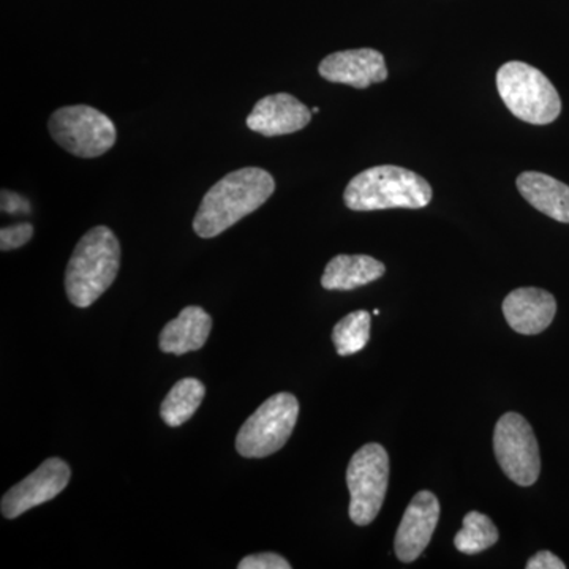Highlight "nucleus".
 I'll return each instance as SVG.
<instances>
[{
    "label": "nucleus",
    "instance_id": "nucleus-1",
    "mask_svg": "<svg viewBox=\"0 0 569 569\" xmlns=\"http://www.w3.org/2000/svg\"><path fill=\"white\" fill-rule=\"evenodd\" d=\"M274 190V178L263 168H241L224 176L204 194L193 219L194 233L204 239L222 234L260 209Z\"/></svg>",
    "mask_w": 569,
    "mask_h": 569
},
{
    "label": "nucleus",
    "instance_id": "nucleus-2",
    "mask_svg": "<svg viewBox=\"0 0 569 569\" xmlns=\"http://www.w3.org/2000/svg\"><path fill=\"white\" fill-rule=\"evenodd\" d=\"M121 268V244L108 227H96L74 247L66 271V291L73 306H92L111 287Z\"/></svg>",
    "mask_w": 569,
    "mask_h": 569
},
{
    "label": "nucleus",
    "instance_id": "nucleus-3",
    "mask_svg": "<svg viewBox=\"0 0 569 569\" xmlns=\"http://www.w3.org/2000/svg\"><path fill=\"white\" fill-rule=\"evenodd\" d=\"M343 200L351 211L421 209L432 200V187L407 168L380 164L355 176Z\"/></svg>",
    "mask_w": 569,
    "mask_h": 569
},
{
    "label": "nucleus",
    "instance_id": "nucleus-4",
    "mask_svg": "<svg viewBox=\"0 0 569 569\" xmlns=\"http://www.w3.org/2000/svg\"><path fill=\"white\" fill-rule=\"evenodd\" d=\"M501 100L520 121L546 126L561 112L559 92L542 71L526 62L505 63L497 71Z\"/></svg>",
    "mask_w": 569,
    "mask_h": 569
},
{
    "label": "nucleus",
    "instance_id": "nucleus-5",
    "mask_svg": "<svg viewBox=\"0 0 569 569\" xmlns=\"http://www.w3.org/2000/svg\"><path fill=\"white\" fill-rule=\"evenodd\" d=\"M299 418L298 399L290 392L269 397L247 419L236 438V449L247 459H263L284 447Z\"/></svg>",
    "mask_w": 569,
    "mask_h": 569
},
{
    "label": "nucleus",
    "instance_id": "nucleus-6",
    "mask_svg": "<svg viewBox=\"0 0 569 569\" xmlns=\"http://www.w3.org/2000/svg\"><path fill=\"white\" fill-rule=\"evenodd\" d=\"M48 129L62 149L82 159L103 156L118 137L111 119L88 104L59 108L52 112Z\"/></svg>",
    "mask_w": 569,
    "mask_h": 569
},
{
    "label": "nucleus",
    "instance_id": "nucleus-7",
    "mask_svg": "<svg viewBox=\"0 0 569 569\" xmlns=\"http://www.w3.org/2000/svg\"><path fill=\"white\" fill-rule=\"evenodd\" d=\"M389 482L387 449L378 443L365 445L355 452L347 468L350 490V519L356 526H369L385 503Z\"/></svg>",
    "mask_w": 569,
    "mask_h": 569
},
{
    "label": "nucleus",
    "instance_id": "nucleus-8",
    "mask_svg": "<svg viewBox=\"0 0 569 569\" xmlns=\"http://www.w3.org/2000/svg\"><path fill=\"white\" fill-rule=\"evenodd\" d=\"M493 451L498 466L516 485L529 488L541 471V456L533 429L522 415H503L493 430Z\"/></svg>",
    "mask_w": 569,
    "mask_h": 569
},
{
    "label": "nucleus",
    "instance_id": "nucleus-9",
    "mask_svg": "<svg viewBox=\"0 0 569 569\" xmlns=\"http://www.w3.org/2000/svg\"><path fill=\"white\" fill-rule=\"evenodd\" d=\"M70 478V467L62 459L44 460L33 473L18 482L2 497L0 509L3 518L17 519L29 509L47 503L69 486Z\"/></svg>",
    "mask_w": 569,
    "mask_h": 569
},
{
    "label": "nucleus",
    "instance_id": "nucleus-10",
    "mask_svg": "<svg viewBox=\"0 0 569 569\" xmlns=\"http://www.w3.org/2000/svg\"><path fill=\"white\" fill-rule=\"evenodd\" d=\"M440 519V503L429 490H421L408 505L397 529L395 549L397 559L411 563L425 552Z\"/></svg>",
    "mask_w": 569,
    "mask_h": 569
},
{
    "label": "nucleus",
    "instance_id": "nucleus-11",
    "mask_svg": "<svg viewBox=\"0 0 569 569\" xmlns=\"http://www.w3.org/2000/svg\"><path fill=\"white\" fill-rule=\"evenodd\" d=\"M321 77L329 82L367 89L388 80V67L380 51L361 48L332 52L318 67Z\"/></svg>",
    "mask_w": 569,
    "mask_h": 569
},
{
    "label": "nucleus",
    "instance_id": "nucleus-12",
    "mask_svg": "<svg viewBox=\"0 0 569 569\" xmlns=\"http://www.w3.org/2000/svg\"><path fill=\"white\" fill-rule=\"evenodd\" d=\"M312 121V112L290 93H274L254 104L247 116V127L263 137H282L305 129Z\"/></svg>",
    "mask_w": 569,
    "mask_h": 569
},
{
    "label": "nucleus",
    "instance_id": "nucleus-13",
    "mask_svg": "<svg viewBox=\"0 0 569 569\" xmlns=\"http://www.w3.org/2000/svg\"><path fill=\"white\" fill-rule=\"evenodd\" d=\"M557 313V301L541 288H518L503 301V316L516 332L535 336L546 331Z\"/></svg>",
    "mask_w": 569,
    "mask_h": 569
},
{
    "label": "nucleus",
    "instance_id": "nucleus-14",
    "mask_svg": "<svg viewBox=\"0 0 569 569\" xmlns=\"http://www.w3.org/2000/svg\"><path fill=\"white\" fill-rule=\"evenodd\" d=\"M212 318L204 309L189 306L178 318L164 325L160 332L159 346L163 353L182 356L198 351L208 342Z\"/></svg>",
    "mask_w": 569,
    "mask_h": 569
},
{
    "label": "nucleus",
    "instance_id": "nucleus-15",
    "mask_svg": "<svg viewBox=\"0 0 569 569\" xmlns=\"http://www.w3.org/2000/svg\"><path fill=\"white\" fill-rule=\"evenodd\" d=\"M523 198L557 222L569 223V186L538 171H526L516 181Z\"/></svg>",
    "mask_w": 569,
    "mask_h": 569
},
{
    "label": "nucleus",
    "instance_id": "nucleus-16",
    "mask_svg": "<svg viewBox=\"0 0 569 569\" xmlns=\"http://www.w3.org/2000/svg\"><path fill=\"white\" fill-rule=\"evenodd\" d=\"M387 268L369 254H337L326 266L321 284L325 290L350 291L376 282Z\"/></svg>",
    "mask_w": 569,
    "mask_h": 569
},
{
    "label": "nucleus",
    "instance_id": "nucleus-17",
    "mask_svg": "<svg viewBox=\"0 0 569 569\" xmlns=\"http://www.w3.org/2000/svg\"><path fill=\"white\" fill-rule=\"evenodd\" d=\"M206 395L204 385L197 378H182L171 388L160 407V417L170 427L182 426L197 413Z\"/></svg>",
    "mask_w": 569,
    "mask_h": 569
},
{
    "label": "nucleus",
    "instance_id": "nucleus-18",
    "mask_svg": "<svg viewBox=\"0 0 569 569\" xmlns=\"http://www.w3.org/2000/svg\"><path fill=\"white\" fill-rule=\"evenodd\" d=\"M497 541L498 530L492 519L482 512L471 511L463 518L462 529L455 538V546L459 552L475 556L492 548Z\"/></svg>",
    "mask_w": 569,
    "mask_h": 569
},
{
    "label": "nucleus",
    "instance_id": "nucleus-19",
    "mask_svg": "<svg viewBox=\"0 0 569 569\" xmlns=\"http://www.w3.org/2000/svg\"><path fill=\"white\" fill-rule=\"evenodd\" d=\"M370 339V313L366 310H356L335 326L332 342L337 353L351 356L366 348Z\"/></svg>",
    "mask_w": 569,
    "mask_h": 569
},
{
    "label": "nucleus",
    "instance_id": "nucleus-20",
    "mask_svg": "<svg viewBox=\"0 0 569 569\" xmlns=\"http://www.w3.org/2000/svg\"><path fill=\"white\" fill-rule=\"evenodd\" d=\"M32 236L33 227L28 222L2 228V230H0V249H2V252L20 249V247L31 241Z\"/></svg>",
    "mask_w": 569,
    "mask_h": 569
},
{
    "label": "nucleus",
    "instance_id": "nucleus-21",
    "mask_svg": "<svg viewBox=\"0 0 569 569\" xmlns=\"http://www.w3.org/2000/svg\"><path fill=\"white\" fill-rule=\"evenodd\" d=\"M239 569H290L291 565L282 556L274 552L254 553L246 557L238 565Z\"/></svg>",
    "mask_w": 569,
    "mask_h": 569
},
{
    "label": "nucleus",
    "instance_id": "nucleus-22",
    "mask_svg": "<svg viewBox=\"0 0 569 569\" xmlns=\"http://www.w3.org/2000/svg\"><path fill=\"white\" fill-rule=\"evenodd\" d=\"M31 204L21 194L2 190V212L20 216V213H31Z\"/></svg>",
    "mask_w": 569,
    "mask_h": 569
},
{
    "label": "nucleus",
    "instance_id": "nucleus-23",
    "mask_svg": "<svg viewBox=\"0 0 569 569\" xmlns=\"http://www.w3.org/2000/svg\"><path fill=\"white\" fill-rule=\"evenodd\" d=\"M567 565L563 563L556 556V553L549 552V550H539L535 553L529 561H527V569H565Z\"/></svg>",
    "mask_w": 569,
    "mask_h": 569
},
{
    "label": "nucleus",
    "instance_id": "nucleus-24",
    "mask_svg": "<svg viewBox=\"0 0 569 569\" xmlns=\"http://www.w3.org/2000/svg\"><path fill=\"white\" fill-rule=\"evenodd\" d=\"M373 316H376V317L380 316V310H378V309L373 310Z\"/></svg>",
    "mask_w": 569,
    "mask_h": 569
},
{
    "label": "nucleus",
    "instance_id": "nucleus-25",
    "mask_svg": "<svg viewBox=\"0 0 569 569\" xmlns=\"http://www.w3.org/2000/svg\"><path fill=\"white\" fill-rule=\"evenodd\" d=\"M312 112H316V114H317V112H320V108H317V107L313 108Z\"/></svg>",
    "mask_w": 569,
    "mask_h": 569
}]
</instances>
